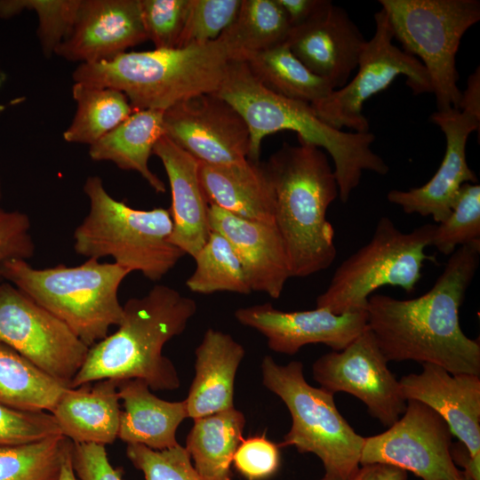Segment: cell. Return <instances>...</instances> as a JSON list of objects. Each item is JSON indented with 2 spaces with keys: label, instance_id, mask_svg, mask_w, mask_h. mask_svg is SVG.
Returning <instances> with one entry per match:
<instances>
[{
  "label": "cell",
  "instance_id": "cell-1",
  "mask_svg": "<svg viewBox=\"0 0 480 480\" xmlns=\"http://www.w3.org/2000/svg\"><path fill=\"white\" fill-rule=\"evenodd\" d=\"M480 241L458 247L423 295L368 299L367 325L388 362L414 361L480 376V342L461 330L459 309L478 268Z\"/></svg>",
  "mask_w": 480,
  "mask_h": 480
},
{
  "label": "cell",
  "instance_id": "cell-2",
  "mask_svg": "<svg viewBox=\"0 0 480 480\" xmlns=\"http://www.w3.org/2000/svg\"><path fill=\"white\" fill-rule=\"evenodd\" d=\"M218 96L228 101L244 118L250 132L248 159L260 162L261 142L269 134L292 131L300 142L323 148L334 163L339 197L347 203L360 183L363 172L386 175L389 167L371 148L375 136L368 132H346L321 121L311 104L289 99L266 88L244 61H232Z\"/></svg>",
  "mask_w": 480,
  "mask_h": 480
},
{
  "label": "cell",
  "instance_id": "cell-3",
  "mask_svg": "<svg viewBox=\"0 0 480 480\" xmlns=\"http://www.w3.org/2000/svg\"><path fill=\"white\" fill-rule=\"evenodd\" d=\"M117 330L89 348L70 388L101 380L138 379L151 390H175L180 380L163 348L181 334L197 310L196 302L176 289L156 284L142 296L129 299Z\"/></svg>",
  "mask_w": 480,
  "mask_h": 480
},
{
  "label": "cell",
  "instance_id": "cell-4",
  "mask_svg": "<svg viewBox=\"0 0 480 480\" xmlns=\"http://www.w3.org/2000/svg\"><path fill=\"white\" fill-rule=\"evenodd\" d=\"M264 165L275 189V222L291 277H307L327 269L337 250L334 228L326 213L339 196L327 156L308 143L284 142Z\"/></svg>",
  "mask_w": 480,
  "mask_h": 480
},
{
  "label": "cell",
  "instance_id": "cell-5",
  "mask_svg": "<svg viewBox=\"0 0 480 480\" xmlns=\"http://www.w3.org/2000/svg\"><path fill=\"white\" fill-rule=\"evenodd\" d=\"M234 61L216 40L182 48L125 52L111 60L79 64L74 83L124 93L133 110L164 111L188 99L215 93Z\"/></svg>",
  "mask_w": 480,
  "mask_h": 480
},
{
  "label": "cell",
  "instance_id": "cell-6",
  "mask_svg": "<svg viewBox=\"0 0 480 480\" xmlns=\"http://www.w3.org/2000/svg\"><path fill=\"white\" fill-rule=\"evenodd\" d=\"M89 199L88 214L74 231V250L87 259L110 257L150 281L161 280L185 255L171 243L172 220L169 209L139 210L116 200L97 175L83 187Z\"/></svg>",
  "mask_w": 480,
  "mask_h": 480
},
{
  "label": "cell",
  "instance_id": "cell-7",
  "mask_svg": "<svg viewBox=\"0 0 480 480\" xmlns=\"http://www.w3.org/2000/svg\"><path fill=\"white\" fill-rule=\"evenodd\" d=\"M131 272L115 262L88 259L81 265L35 268L25 260L5 262L0 278L65 323L89 348L119 325L118 290Z\"/></svg>",
  "mask_w": 480,
  "mask_h": 480
},
{
  "label": "cell",
  "instance_id": "cell-8",
  "mask_svg": "<svg viewBox=\"0 0 480 480\" xmlns=\"http://www.w3.org/2000/svg\"><path fill=\"white\" fill-rule=\"evenodd\" d=\"M260 367L262 384L280 397L292 418L278 445L317 456L324 470L320 480H349L360 467L364 437L340 414L334 394L309 385L300 361L281 365L266 356Z\"/></svg>",
  "mask_w": 480,
  "mask_h": 480
},
{
  "label": "cell",
  "instance_id": "cell-9",
  "mask_svg": "<svg viewBox=\"0 0 480 480\" xmlns=\"http://www.w3.org/2000/svg\"><path fill=\"white\" fill-rule=\"evenodd\" d=\"M435 225L403 232L388 217H381L372 239L337 267L330 284L317 296L316 308L335 315L365 311L370 296L384 285L412 292L424 262L436 261L435 256L425 252Z\"/></svg>",
  "mask_w": 480,
  "mask_h": 480
},
{
  "label": "cell",
  "instance_id": "cell-10",
  "mask_svg": "<svg viewBox=\"0 0 480 480\" xmlns=\"http://www.w3.org/2000/svg\"><path fill=\"white\" fill-rule=\"evenodd\" d=\"M393 37L428 75L437 110L459 109L456 54L465 32L480 20L478 0H380Z\"/></svg>",
  "mask_w": 480,
  "mask_h": 480
},
{
  "label": "cell",
  "instance_id": "cell-11",
  "mask_svg": "<svg viewBox=\"0 0 480 480\" xmlns=\"http://www.w3.org/2000/svg\"><path fill=\"white\" fill-rule=\"evenodd\" d=\"M374 35L361 52L355 76L343 87L311 104L317 117L334 129L370 132L369 122L363 115L364 103L385 90L398 76H406V84L414 94L432 92L428 75L420 61L392 43V30L383 9L374 14Z\"/></svg>",
  "mask_w": 480,
  "mask_h": 480
},
{
  "label": "cell",
  "instance_id": "cell-12",
  "mask_svg": "<svg viewBox=\"0 0 480 480\" xmlns=\"http://www.w3.org/2000/svg\"><path fill=\"white\" fill-rule=\"evenodd\" d=\"M0 343L68 386L89 351L65 323L5 281L0 284Z\"/></svg>",
  "mask_w": 480,
  "mask_h": 480
},
{
  "label": "cell",
  "instance_id": "cell-13",
  "mask_svg": "<svg viewBox=\"0 0 480 480\" xmlns=\"http://www.w3.org/2000/svg\"><path fill=\"white\" fill-rule=\"evenodd\" d=\"M452 440L449 426L436 411L407 400L404 412L387 430L364 437L360 465L388 464L422 480H459Z\"/></svg>",
  "mask_w": 480,
  "mask_h": 480
},
{
  "label": "cell",
  "instance_id": "cell-14",
  "mask_svg": "<svg viewBox=\"0 0 480 480\" xmlns=\"http://www.w3.org/2000/svg\"><path fill=\"white\" fill-rule=\"evenodd\" d=\"M388 363L367 328L343 349L317 358L312 374L322 388L354 396L372 417L390 427L404 412L406 400Z\"/></svg>",
  "mask_w": 480,
  "mask_h": 480
},
{
  "label": "cell",
  "instance_id": "cell-15",
  "mask_svg": "<svg viewBox=\"0 0 480 480\" xmlns=\"http://www.w3.org/2000/svg\"><path fill=\"white\" fill-rule=\"evenodd\" d=\"M163 126L165 137L199 162L230 164L248 159V126L215 93L201 94L164 110Z\"/></svg>",
  "mask_w": 480,
  "mask_h": 480
},
{
  "label": "cell",
  "instance_id": "cell-16",
  "mask_svg": "<svg viewBox=\"0 0 480 480\" xmlns=\"http://www.w3.org/2000/svg\"><path fill=\"white\" fill-rule=\"evenodd\" d=\"M234 315L241 324L264 335L271 350L290 356L308 344L340 351L368 328L366 310L341 315L322 308L286 312L264 303L237 308Z\"/></svg>",
  "mask_w": 480,
  "mask_h": 480
},
{
  "label": "cell",
  "instance_id": "cell-17",
  "mask_svg": "<svg viewBox=\"0 0 480 480\" xmlns=\"http://www.w3.org/2000/svg\"><path fill=\"white\" fill-rule=\"evenodd\" d=\"M430 119L444 133L446 140L439 168L423 186L408 190L392 189L387 198L404 212L431 216L438 224L450 214L461 186L477 182L467 163L466 145L469 135L479 131L480 119L453 108L437 110Z\"/></svg>",
  "mask_w": 480,
  "mask_h": 480
},
{
  "label": "cell",
  "instance_id": "cell-18",
  "mask_svg": "<svg viewBox=\"0 0 480 480\" xmlns=\"http://www.w3.org/2000/svg\"><path fill=\"white\" fill-rule=\"evenodd\" d=\"M366 41L343 8L324 0L310 19L291 28L285 43L311 72L336 90L356 69Z\"/></svg>",
  "mask_w": 480,
  "mask_h": 480
},
{
  "label": "cell",
  "instance_id": "cell-19",
  "mask_svg": "<svg viewBox=\"0 0 480 480\" xmlns=\"http://www.w3.org/2000/svg\"><path fill=\"white\" fill-rule=\"evenodd\" d=\"M140 0H81L74 25L55 54L68 61H105L147 41Z\"/></svg>",
  "mask_w": 480,
  "mask_h": 480
},
{
  "label": "cell",
  "instance_id": "cell-20",
  "mask_svg": "<svg viewBox=\"0 0 480 480\" xmlns=\"http://www.w3.org/2000/svg\"><path fill=\"white\" fill-rule=\"evenodd\" d=\"M420 373L403 376L399 384L404 399L421 402L447 423L452 436L466 446L480 466V377L452 374L424 364Z\"/></svg>",
  "mask_w": 480,
  "mask_h": 480
},
{
  "label": "cell",
  "instance_id": "cell-21",
  "mask_svg": "<svg viewBox=\"0 0 480 480\" xmlns=\"http://www.w3.org/2000/svg\"><path fill=\"white\" fill-rule=\"evenodd\" d=\"M212 231L220 233L236 253L252 292L278 299L291 277L284 244L276 225L240 218L210 205Z\"/></svg>",
  "mask_w": 480,
  "mask_h": 480
},
{
  "label": "cell",
  "instance_id": "cell-22",
  "mask_svg": "<svg viewBox=\"0 0 480 480\" xmlns=\"http://www.w3.org/2000/svg\"><path fill=\"white\" fill-rule=\"evenodd\" d=\"M168 177L172 220V244L194 257L212 230L209 207L198 179V161L164 135L153 148Z\"/></svg>",
  "mask_w": 480,
  "mask_h": 480
},
{
  "label": "cell",
  "instance_id": "cell-23",
  "mask_svg": "<svg viewBox=\"0 0 480 480\" xmlns=\"http://www.w3.org/2000/svg\"><path fill=\"white\" fill-rule=\"evenodd\" d=\"M198 179L209 205L240 218L276 225V194L264 162L230 164L198 161Z\"/></svg>",
  "mask_w": 480,
  "mask_h": 480
},
{
  "label": "cell",
  "instance_id": "cell-24",
  "mask_svg": "<svg viewBox=\"0 0 480 480\" xmlns=\"http://www.w3.org/2000/svg\"><path fill=\"white\" fill-rule=\"evenodd\" d=\"M244 354V347L230 334L206 330L195 351L196 373L185 399L188 418L234 407L235 379Z\"/></svg>",
  "mask_w": 480,
  "mask_h": 480
},
{
  "label": "cell",
  "instance_id": "cell-25",
  "mask_svg": "<svg viewBox=\"0 0 480 480\" xmlns=\"http://www.w3.org/2000/svg\"><path fill=\"white\" fill-rule=\"evenodd\" d=\"M117 385L101 380L66 388L51 412L61 434L74 443H114L121 415Z\"/></svg>",
  "mask_w": 480,
  "mask_h": 480
},
{
  "label": "cell",
  "instance_id": "cell-26",
  "mask_svg": "<svg viewBox=\"0 0 480 480\" xmlns=\"http://www.w3.org/2000/svg\"><path fill=\"white\" fill-rule=\"evenodd\" d=\"M117 389L124 406L117 438L127 444H142L157 451L179 444L177 429L188 418L185 399L163 400L138 379L118 381Z\"/></svg>",
  "mask_w": 480,
  "mask_h": 480
},
{
  "label": "cell",
  "instance_id": "cell-27",
  "mask_svg": "<svg viewBox=\"0 0 480 480\" xmlns=\"http://www.w3.org/2000/svg\"><path fill=\"white\" fill-rule=\"evenodd\" d=\"M164 111H133L124 122L89 147L93 161H108L119 169L134 171L157 193L164 183L149 169L148 160L157 140L164 136Z\"/></svg>",
  "mask_w": 480,
  "mask_h": 480
},
{
  "label": "cell",
  "instance_id": "cell-28",
  "mask_svg": "<svg viewBox=\"0 0 480 480\" xmlns=\"http://www.w3.org/2000/svg\"><path fill=\"white\" fill-rule=\"evenodd\" d=\"M246 423L235 407L194 420L186 450L205 480H231L233 456Z\"/></svg>",
  "mask_w": 480,
  "mask_h": 480
},
{
  "label": "cell",
  "instance_id": "cell-29",
  "mask_svg": "<svg viewBox=\"0 0 480 480\" xmlns=\"http://www.w3.org/2000/svg\"><path fill=\"white\" fill-rule=\"evenodd\" d=\"M291 30L277 0H242L234 21L220 34L234 61L286 42Z\"/></svg>",
  "mask_w": 480,
  "mask_h": 480
},
{
  "label": "cell",
  "instance_id": "cell-30",
  "mask_svg": "<svg viewBox=\"0 0 480 480\" xmlns=\"http://www.w3.org/2000/svg\"><path fill=\"white\" fill-rule=\"evenodd\" d=\"M244 62L266 88L289 99L314 104L334 90L327 80L311 72L286 43L252 54Z\"/></svg>",
  "mask_w": 480,
  "mask_h": 480
},
{
  "label": "cell",
  "instance_id": "cell-31",
  "mask_svg": "<svg viewBox=\"0 0 480 480\" xmlns=\"http://www.w3.org/2000/svg\"><path fill=\"white\" fill-rule=\"evenodd\" d=\"M68 387L0 343V404L23 411L51 412Z\"/></svg>",
  "mask_w": 480,
  "mask_h": 480
},
{
  "label": "cell",
  "instance_id": "cell-32",
  "mask_svg": "<svg viewBox=\"0 0 480 480\" xmlns=\"http://www.w3.org/2000/svg\"><path fill=\"white\" fill-rule=\"evenodd\" d=\"M72 96L76 110L63 139L89 147L124 122L134 110L124 93L74 83Z\"/></svg>",
  "mask_w": 480,
  "mask_h": 480
},
{
  "label": "cell",
  "instance_id": "cell-33",
  "mask_svg": "<svg viewBox=\"0 0 480 480\" xmlns=\"http://www.w3.org/2000/svg\"><path fill=\"white\" fill-rule=\"evenodd\" d=\"M193 258L196 268L186 281L187 287L192 292H252L236 253L220 233L212 231L204 246Z\"/></svg>",
  "mask_w": 480,
  "mask_h": 480
},
{
  "label": "cell",
  "instance_id": "cell-34",
  "mask_svg": "<svg viewBox=\"0 0 480 480\" xmlns=\"http://www.w3.org/2000/svg\"><path fill=\"white\" fill-rule=\"evenodd\" d=\"M69 441L58 435L0 447V480H58Z\"/></svg>",
  "mask_w": 480,
  "mask_h": 480
},
{
  "label": "cell",
  "instance_id": "cell-35",
  "mask_svg": "<svg viewBox=\"0 0 480 480\" xmlns=\"http://www.w3.org/2000/svg\"><path fill=\"white\" fill-rule=\"evenodd\" d=\"M81 0H1L0 18H12L24 10L34 11L38 19L37 36L46 58L69 34Z\"/></svg>",
  "mask_w": 480,
  "mask_h": 480
},
{
  "label": "cell",
  "instance_id": "cell-36",
  "mask_svg": "<svg viewBox=\"0 0 480 480\" xmlns=\"http://www.w3.org/2000/svg\"><path fill=\"white\" fill-rule=\"evenodd\" d=\"M477 241H480V185L465 183L450 214L435 225L430 246L450 256L458 247Z\"/></svg>",
  "mask_w": 480,
  "mask_h": 480
},
{
  "label": "cell",
  "instance_id": "cell-37",
  "mask_svg": "<svg viewBox=\"0 0 480 480\" xmlns=\"http://www.w3.org/2000/svg\"><path fill=\"white\" fill-rule=\"evenodd\" d=\"M242 0H190L178 48L216 40L236 19Z\"/></svg>",
  "mask_w": 480,
  "mask_h": 480
},
{
  "label": "cell",
  "instance_id": "cell-38",
  "mask_svg": "<svg viewBox=\"0 0 480 480\" xmlns=\"http://www.w3.org/2000/svg\"><path fill=\"white\" fill-rule=\"evenodd\" d=\"M126 456L143 473L144 480H205L195 468L186 448L180 444L160 451L128 444Z\"/></svg>",
  "mask_w": 480,
  "mask_h": 480
},
{
  "label": "cell",
  "instance_id": "cell-39",
  "mask_svg": "<svg viewBox=\"0 0 480 480\" xmlns=\"http://www.w3.org/2000/svg\"><path fill=\"white\" fill-rule=\"evenodd\" d=\"M190 0H140L143 26L155 49L178 48Z\"/></svg>",
  "mask_w": 480,
  "mask_h": 480
},
{
  "label": "cell",
  "instance_id": "cell-40",
  "mask_svg": "<svg viewBox=\"0 0 480 480\" xmlns=\"http://www.w3.org/2000/svg\"><path fill=\"white\" fill-rule=\"evenodd\" d=\"M62 435L49 412L23 411L0 404V447L41 441Z\"/></svg>",
  "mask_w": 480,
  "mask_h": 480
},
{
  "label": "cell",
  "instance_id": "cell-41",
  "mask_svg": "<svg viewBox=\"0 0 480 480\" xmlns=\"http://www.w3.org/2000/svg\"><path fill=\"white\" fill-rule=\"evenodd\" d=\"M279 447L265 435L243 439L233 456L232 464L246 480H266L279 469Z\"/></svg>",
  "mask_w": 480,
  "mask_h": 480
},
{
  "label": "cell",
  "instance_id": "cell-42",
  "mask_svg": "<svg viewBox=\"0 0 480 480\" xmlns=\"http://www.w3.org/2000/svg\"><path fill=\"white\" fill-rule=\"evenodd\" d=\"M30 227L27 214L0 208V269L7 261L27 260L34 256L35 244Z\"/></svg>",
  "mask_w": 480,
  "mask_h": 480
},
{
  "label": "cell",
  "instance_id": "cell-43",
  "mask_svg": "<svg viewBox=\"0 0 480 480\" xmlns=\"http://www.w3.org/2000/svg\"><path fill=\"white\" fill-rule=\"evenodd\" d=\"M72 464L80 480H123L121 471L110 464L105 445L73 442Z\"/></svg>",
  "mask_w": 480,
  "mask_h": 480
},
{
  "label": "cell",
  "instance_id": "cell-44",
  "mask_svg": "<svg viewBox=\"0 0 480 480\" xmlns=\"http://www.w3.org/2000/svg\"><path fill=\"white\" fill-rule=\"evenodd\" d=\"M349 480H408L407 471L383 463L360 465Z\"/></svg>",
  "mask_w": 480,
  "mask_h": 480
},
{
  "label": "cell",
  "instance_id": "cell-45",
  "mask_svg": "<svg viewBox=\"0 0 480 480\" xmlns=\"http://www.w3.org/2000/svg\"><path fill=\"white\" fill-rule=\"evenodd\" d=\"M277 2L285 12L292 28L310 19L324 0H277Z\"/></svg>",
  "mask_w": 480,
  "mask_h": 480
},
{
  "label": "cell",
  "instance_id": "cell-46",
  "mask_svg": "<svg viewBox=\"0 0 480 480\" xmlns=\"http://www.w3.org/2000/svg\"><path fill=\"white\" fill-rule=\"evenodd\" d=\"M459 109L480 119V68L468 76L466 90L461 92Z\"/></svg>",
  "mask_w": 480,
  "mask_h": 480
},
{
  "label": "cell",
  "instance_id": "cell-47",
  "mask_svg": "<svg viewBox=\"0 0 480 480\" xmlns=\"http://www.w3.org/2000/svg\"><path fill=\"white\" fill-rule=\"evenodd\" d=\"M451 452L456 466L462 467L463 470L468 472L475 480H480V466L474 462L464 444L460 442L452 444Z\"/></svg>",
  "mask_w": 480,
  "mask_h": 480
},
{
  "label": "cell",
  "instance_id": "cell-48",
  "mask_svg": "<svg viewBox=\"0 0 480 480\" xmlns=\"http://www.w3.org/2000/svg\"><path fill=\"white\" fill-rule=\"evenodd\" d=\"M72 445L73 442L70 440L63 456L61 470L58 480H80L73 468Z\"/></svg>",
  "mask_w": 480,
  "mask_h": 480
},
{
  "label": "cell",
  "instance_id": "cell-49",
  "mask_svg": "<svg viewBox=\"0 0 480 480\" xmlns=\"http://www.w3.org/2000/svg\"><path fill=\"white\" fill-rule=\"evenodd\" d=\"M459 480H475L468 472L461 470Z\"/></svg>",
  "mask_w": 480,
  "mask_h": 480
},
{
  "label": "cell",
  "instance_id": "cell-50",
  "mask_svg": "<svg viewBox=\"0 0 480 480\" xmlns=\"http://www.w3.org/2000/svg\"><path fill=\"white\" fill-rule=\"evenodd\" d=\"M2 197V187H1V181H0V199Z\"/></svg>",
  "mask_w": 480,
  "mask_h": 480
},
{
  "label": "cell",
  "instance_id": "cell-51",
  "mask_svg": "<svg viewBox=\"0 0 480 480\" xmlns=\"http://www.w3.org/2000/svg\"><path fill=\"white\" fill-rule=\"evenodd\" d=\"M3 281L0 280V284L2 283Z\"/></svg>",
  "mask_w": 480,
  "mask_h": 480
}]
</instances>
